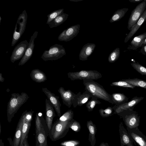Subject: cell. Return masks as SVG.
<instances>
[{"instance_id":"cell-1","label":"cell","mask_w":146,"mask_h":146,"mask_svg":"<svg viewBox=\"0 0 146 146\" xmlns=\"http://www.w3.org/2000/svg\"><path fill=\"white\" fill-rule=\"evenodd\" d=\"M29 98L25 92H22L21 94L16 93L11 94L7 108V119L9 123L11 122L15 114Z\"/></svg>"},{"instance_id":"cell-2","label":"cell","mask_w":146,"mask_h":146,"mask_svg":"<svg viewBox=\"0 0 146 146\" xmlns=\"http://www.w3.org/2000/svg\"><path fill=\"white\" fill-rule=\"evenodd\" d=\"M83 80L85 90L88 91L93 96L112 104H114L111 95L109 94L102 85L93 80L88 79Z\"/></svg>"},{"instance_id":"cell-3","label":"cell","mask_w":146,"mask_h":146,"mask_svg":"<svg viewBox=\"0 0 146 146\" xmlns=\"http://www.w3.org/2000/svg\"><path fill=\"white\" fill-rule=\"evenodd\" d=\"M72 121L62 122L57 119L53 124L48 135L51 140L55 141L65 137L69 131Z\"/></svg>"},{"instance_id":"cell-4","label":"cell","mask_w":146,"mask_h":146,"mask_svg":"<svg viewBox=\"0 0 146 146\" xmlns=\"http://www.w3.org/2000/svg\"><path fill=\"white\" fill-rule=\"evenodd\" d=\"M27 19V14L25 10L20 15L17 21L11 42L12 46L15 45L25 32Z\"/></svg>"},{"instance_id":"cell-5","label":"cell","mask_w":146,"mask_h":146,"mask_svg":"<svg viewBox=\"0 0 146 146\" xmlns=\"http://www.w3.org/2000/svg\"><path fill=\"white\" fill-rule=\"evenodd\" d=\"M66 52L62 45L55 44L51 46L48 50L43 52L41 58L44 61L55 60L66 55Z\"/></svg>"},{"instance_id":"cell-6","label":"cell","mask_w":146,"mask_h":146,"mask_svg":"<svg viewBox=\"0 0 146 146\" xmlns=\"http://www.w3.org/2000/svg\"><path fill=\"white\" fill-rule=\"evenodd\" d=\"M68 78L71 80L88 79L92 80L99 79L102 74L95 70H82L78 72H70L67 73Z\"/></svg>"},{"instance_id":"cell-7","label":"cell","mask_w":146,"mask_h":146,"mask_svg":"<svg viewBox=\"0 0 146 146\" xmlns=\"http://www.w3.org/2000/svg\"><path fill=\"white\" fill-rule=\"evenodd\" d=\"M146 9V0H143L132 11L129 18L127 28L131 31L134 27Z\"/></svg>"},{"instance_id":"cell-8","label":"cell","mask_w":146,"mask_h":146,"mask_svg":"<svg viewBox=\"0 0 146 146\" xmlns=\"http://www.w3.org/2000/svg\"><path fill=\"white\" fill-rule=\"evenodd\" d=\"M29 45V43L26 40L21 41L14 48L10 57L12 63L22 58Z\"/></svg>"},{"instance_id":"cell-9","label":"cell","mask_w":146,"mask_h":146,"mask_svg":"<svg viewBox=\"0 0 146 146\" xmlns=\"http://www.w3.org/2000/svg\"><path fill=\"white\" fill-rule=\"evenodd\" d=\"M80 25L71 26L64 30L59 35L58 39L60 41L68 42L76 36L79 33Z\"/></svg>"},{"instance_id":"cell-10","label":"cell","mask_w":146,"mask_h":146,"mask_svg":"<svg viewBox=\"0 0 146 146\" xmlns=\"http://www.w3.org/2000/svg\"><path fill=\"white\" fill-rule=\"evenodd\" d=\"M45 121L48 129L49 135L53 125V119L56 116V114L53 105L47 99L45 100Z\"/></svg>"},{"instance_id":"cell-11","label":"cell","mask_w":146,"mask_h":146,"mask_svg":"<svg viewBox=\"0 0 146 146\" xmlns=\"http://www.w3.org/2000/svg\"><path fill=\"white\" fill-rule=\"evenodd\" d=\"M64 104L70 108L73 105L76 94L70 90H65L62 87L58 90Z\"/></svg>"},{"instance_id":"cell-12","label":"cell","mask_w":146,"mask_h":146,"mask_svg":"<svg viewBox=\"0 0 146 146\" xmlns=\"http://www.w3.org/2000/svg\"><path fill=\"white\" fill-rule=\"evenodd\" d=\"M42 91L45 94L48 99L53 105L58 116L59 117H60L61 116L60 110L61 104L59 100V97L51 92L46 88H42Z\"/></svg>"},{"instance_id":"cell-13","label":"cell","mask_w":146,"mask_h":146,"mask_svg":"<svg viewBox=\"0 0 146 146\" xmlns=\"http://www.w3.org/2000/svg\"><path fill=\"white\" fill-rule=\"evenodd\" d=\"M38 34L37 31H35L31 36L29 45L25 53L18 64L19 66H22L26 63L31 58L33 54L35 47L34 41Z\"/></svg>"},{"instance_id":"cell-14","label":"cell","mask_w":146,"mask_h":146,"mask_svg":"<svg viewBox=\"0 0 146 146\" xmlns=\"http://www.w3.org/2000/svg\"><path fill=\"white\" fill-rule=\"evenodd\" d=\"M130 136L140 146H146V136L138 129V127L133 129L127 127Z\"/></svg>"},{"instance_id":"cell-15","label":"cell","mask_w":146,"mask_h":146,"mask_svg":"<svg viewBox=\"0 0 146 146\" xmlns=\"http://www.w3.org/2000/svg\"><path fill=\"white\" fill-rule=\"evenodd\" d=\"M143 98V97H135L128 102L119 105L117 106H115L112 107L114 110V113H119L124 110H126L139 103Z\"/></svg>"},{"instance_id":"cell-16","label":"cell","mask_w":146,"mask_h":146,"mask_svg":"<svg viewBox=\"0 0 146 146\" xmlns=\"http://www.w3.org/2000/svg\"><path fill=\"white\" fill-rule=\"evenodd\" d=\"M92 96V94L87 90H85L82 94L79 92L75 96L73 104V107L75 108L78 106H82L86 104Z\"/></svg>"},{"instance_id":"cell-17","label":"cell","mask_w":146,"mask_h":146,"mask_svg":"<svg viewBox=\"0 0 146 146\" xmlns=\"http://www.w3.org/2000/svg\"><path fill=\"white\" fill-rule=\"evenodd\" d=\"M23 124V121L21 117L17 124L13 140L12 141L10 138L8 139L11 146H20Z\"/></svg>"},{"instance_id":"cell-18","label":"cell","mask_w":146,"mask_h":146,"mask_svg":"<svg viewBox=\"0 0 146 146\" xmlns=\"http://www.w3.org/2000/svg\"><path fill=\"white\" fill-rule=\"evenodd\" d=\"M36 134L38 133L41 128H43L47 137L48 136V129L45 120L43 117L42 112H38L36 114L35 117Z\"/></svg>"},{"instance_id":"cell-19","label":"cell","mask_w":146,"mask_h":146,"mask_svg":"<svg viewBox=\"0 0 146 146\" xmlns=\"http://www.w3.org/2000/svg\"><path fill=\"white\" fill-rule=\"evenodd\" d=\"M119 127L121 146L125 145L134 146L128 132L124 127L122 122L120 123Z\"/></svg>"},{"instance_id":"cell-20","label":"cell","mask_w":146,"mask_h":146,"mask_svg":"<svg viewBox=\"0 0 146 146\" xmlns=\"http://www.w3.org/2000/svg\"><path fill=\"white\" fill-rule=\"evenodd\" d=\"M96 46L95 44L92 43H88L84 45L79 53V60L82 61L87 60L88 57L93 53Z\"/></svg>"},{"instance_id":"cell-21","label":"cell","mask_w":146,"mask_h":146,"mask_svg":"<svg viewBox=\"0 0 146 146\" xmlns=\"http://www.w3.org/2000/svg\"><path fill=\"white\" fill-rule=\"evenodd\" d=\"M146 21V9L134 27L126 36L124 39L125 43L127 42L132 38Z\"/></svg>"},{"instance_id":"cell-22","label":"cell","mask_w":146,"mask_h":146,"mask_svg":"<svg viewBox=\"0 0 146 146\" xmlns=\"http://www.w3.org/2000/svg\"><path fill=\"white\" fill-rule=\"evenodd\" d=\"M124 122L127 127L133 129L138 127L139 124V118L136 114H132L126 115Z\"/></svg>"},{"instance_id":"cell-23","label":"cell","mask_w":146,"mask_h":146,"mask_svg":"<svg viewBox=\"0 0 146 146\" xmlns=\"http://www.w3.org/2000/svg\"><path fill=\"white\" fill-rule=\"evenodd\" d=\"M86 125L89 131L88 140L91 146H95L96 143L95 135L97 130L96 125L91 120L87 121Z\"/></svg>"},{"instance_id":"cell-24","label":"cell","mask_w":146,"mask_h":146,"mask_svg":"<svg viewBox=\"0 0 146 146\" xmlns=\"http://www.w3.org/2000/svg\"><path fill=\"white\" fill-rule=\"evenodd\" d=\"M146 38V31L134 37L127 47L128 50H135L139 48L142 42Z\"/></svg>"},{"instance_id":"cell-25","label":"cell","mask_w":146,"mask_h":146,"mask_svg":"<svg viewBox=\"0 0 146 146\" xmlns=\"http://www.w3.org/2000/svg\"><path fill=\"white\" fill-rule=\"evenodd\" d=\"M30 76L33 81L37 83L42 82L47 80V77L45 74L38 69L32 70L30 73Z\"/></svg>"},{"instance_id":"cell-26","label":"cell","mask_w":146,"mask_h":146,"mask_svg":"<svg viewBox=\"0 0 146 146\" xmlns=\"http://www.w3.org/2000/svg\"><path fill=\"white\" fill-rule=\"evenodd\" d=\"M36 144L38 146H48L47 136L43 128H41L40 132L36 134Z\"/></svg>"},{"instance_id":"cell-27","label":"cell","mask_w":146,"mask_h":146,"mask_svg":"<svg viewBox=\"0 0 146 146\" xmlns=\"http://www.w3.org/2000/svg\"><path fill=\"white\" fill-rule=\"evenodd\" d=\"M68 15L64 13L48 23L50 28L56 27L63 23L67 19Z\"/></svg>"},{"instance_id":"cell-28","label":"cell","mask_w":146,"mask_h":146,"mask_svg":"<svg viewBox=\"0 0 146 146\" xmlns=\"http://www.w3.org/2000/svg\"><path fill=\"white\" fill-rule=\"evenodd\" d=\"M129 9L127 8H123L119 9L115 12L110 20V23L117 21L124 17Z\"/></svg>"},{"instance_id":"cell-29","label":"cell","mask_w":146,"mask_h":146,"mask_svg":"<svg viewBox=\"0 0 146 146\" xmlns=\"http://www.w3.org/2000/svg\"><path fill=\"white\" fill-rule=\"evenodd\" d=\"M129 84L134 86L146 89V81L137 78L123 80Z\"/></svg>"},{"instance_id":"cell-30","label":"cell","mask_w":146,"mask_h":146,"mask_svg":"<svg viewBox=\"0 0 146 146\" xmlns=\"http://www.w3.org/2000/svg\"><path fill=\"white\" fill-rule=\"evenodd\" d=\"M98 99L97 97L93 96L91 99L86 103V106L88 111H92L96 105L101 103Z\"/></svg>"},{"instance_id":"cell-31","label":"cell","mask_w":146,"mask_h":146,"mask_svg":"<svg viewBox=\"0 0 146 146\" xmlns=\"http://www.w3.org/2000/svg\"><path fill=\"white\" fill-rule=\"evenodd\" d=\"M112 100L116 105L120 104L125 101L127 97L123 94L120 93H114L111 94Z\"/></svg>"},{"instance_id":"cell-32","label":"cell","mask_w":146,"mask_h":146,"mask_svg":"<svg viewBox=\"0 0 146 146\" xmlns=\"http://www.w3.org/2000/svg\"><path fill=\"white\" fill-rule=\"evenodd\" d=\"M74 112L71 110H69L66 112L58 119L62 122L70 121L73 119Z\"/></svg>"},{"instance_id":"cell-33","label":"cell","mask_w":146,"mask_h":146,"mask_svg":"<svg viewBox=\"0 0 146 146\" xmlns=\"http://www.w3.org/2000/svg\"><path fill=\"white\" fill-rule=\"evenodd\" d=\"M120 49L117 48L110 54L108 58V62L111 63L115 62L119 58L120 55Z\"/></svg>"},{"instance_id":"cell-34","label":"cell","mask_w":146,"mask_h":146,"mask_svg":"<svg viewBox=\"0 0 146 146\" xmlns=\"http://www.w3.org/2000/svg\"><path fill=\"white\" fill-rule=\"evenodd\" d=\"M64 9H58L52 11L47 16L48 18L46 24L49 23L59 15L64 13Z\"/></svg>"},{"instance_id":"cell-35","label":"cell","mask_w":146,"mask_h":146,"mask_svg":"<svg viewBox=\"0 0 146 146\" xmlns=\"http://www.w3.org/2000/svg\"><path fill=\"white\" fill-rule=\"evenodd\" d=\"M113 110L112 107L109 106L105 109L101 108L99 110V111L102 117H106L112 115Z\"/></svg>"},{"instance_id":"cell-36","label":"cell","mask_w":146,"mask_h":146,"mask_svg":"<svg viewBox=\"0 0 146 146\" xmlns=\"http://www.w3.org/2000/svg\"><path fill=\"white\" fill-rule=\"evenodd\" d=\"M110 85L111 86L122 87L131 88H134L135 87V86L129 84L123 80L112 82Z\"/></svg>"},{"instance_id":"cell-37","label":"cell","mask_w":146,"mask_h":146,"mask_svg":"<svg viewBox=\"0 0 146 146\" xmlns=\"http://www.w3.org/2000/svg\"><path fill=\"white\" fill-rule=\"evenodd\" d=\"M132 67L137 72L143 75H146V68L138 62H133L131 64Z\"/></svg>"},{"instance_id":"cell-38","label":"cell","mask_w":146,"mask_h":146,"mask_svg":"<svg viewBox=\"0 0 146 146\" xmlns=\"http://www.w3.org/2000/svg\"><path fill=\"white\" fill-rule=\"evenodd\" d=\"M80 143V141L76 140L65 141L60 143L61 146H78Z\"/></svg>"},{"instance_id":"cell-39","label":"cell","mask_w":146,"mask_h":146,"mask_svg":"<svg viewBox=\"0 0 146 146\" xmlns=\"http://www.w3.org/2000/svg\"><path fill=\"white\" fill-rule=\"evenodd\" d=\"M70 128L73 131L78 132L80 131L81 126L78 122L73 119L71 121Z\"/></svg>"},{"instance_id":"cell-40","label":"cell","mask_w":146,"mask_h":146,"mask_svg":"<svg viewBox=\"0 0 146 146\" xmlns=\"http://www.w3.org/2000/svg\"><path fill=\"white\" fill-rule=\"evenodd\" d=\"M140 52L142 54L146 55V45L141 47Z\"/></svg>"},{"instance_id":"cell-41","label":"cell","mask_w":146,"mask_h":146,"mask_svg":"<svg viewBox=\"0 0 146 146\" xmlns=\"http://www.w3.org/2000/svg\"><path fill=\"white\" fill-rule=\"evenodd\" d=\"M27 138L28 137L25 138L21 146H29Z\"/></svg>"},{"instance_id":"cell-42","label":"cell","mask_w":146,"mask_h":146,"mask_svg":"<svg viewBox=\"0 0 146 146\" xmlns=\"http://www.w3.org/2000/svg\"><path fill=\"white\" fill-rule=\"evenodd\" d=\"M143 0H129V1L131 3H135L141 2Z\"/></svg>"},{"instance_id":"cell-43","label":"cell","mask_w":146,"mask_h":146,"mask_svg":"<svg viewBox=\"0 0 146 146\" xmlns=\"http://www.w3.org/2000/svg\"><path fill=\"white\" fill-rule=\"evenodd\" d=\"M5 80V78L3 77L2 74L1 73H0V82H3Z\"/></svg>"},{"instance_id":"cell-44","label":"cell","mask_w":146,"mask_h":146,"mask_svg":"<svg viewBox=\"0 0 146 146\" xmlns=\"http://www.w3.org/2000/svg\"><path fill=\"white\" fill-rule=\"evenodd\" d=\"M145 45H146V38L142 43L140 47H142Z\"/></svg>"},{"instance_id":"cell-45","label":"cell","mask_w":146,"mask_h":146,"mask_svg":"<svg viewBox=\"0 0 146 146\" xmlns=\"http://www.w3.org/2000/svg\"><path fill=\"white\" fill-rule=\"evenodd\" d=\"M99 146H109L108 143L103 142L101 143Z\"/></svg>"},{"instance_id":"cell-46","label":"cell","mask_w":146,"mask_h":146,"mask_svg":"<svg viewBox=\"0 0 146 146\" xmlns=\"http://www.w3.org/2000/svg\"><path fill=\"white\" fill-rule=\"evenodd\" d=\"M0 146H4V143L2 142V139L0 140Z\"/></svg>"},{"instance_id":"cell-47","label":"cell","mask_w":146,"mask_h":146,"mask_svg":"<svg viewBox=\"0 0 146 146\" xmlns=\"http://www.w3.org/2000/svg\"><path fill=\"white\" fill-rule=\"evenodd\" d=\"M1 125L0 123V134H1Z\"/></svg>"},{"instance_id":"cell-48","label":"cell","mask_w":146,"mask_h":146,"mask_svg":"<svg viewBox=\"0 0 146 146\" xmlns=\"http://www.w3.org/2000/svg\"><path fill=\"white\" fill-rule=\"evenodd\" d=\"M70 1H75V2H77V1H81V0H77V1H73V0H72V1H71L70 0Z\"/></svg>"},{"instance_id":"cell-49","label":"cell","mask_w":146,"mask_h":146,"mask_svg":"<svg viewBox=\"0 0 146 146\" xmlns=\"http://www.w3.org/2000/svg\"><path fill=\"white\" fill-rule=\"evenodd\" d=\"M0 23H1V16H0Z\"/></svg>"},{"instance_id":"cell-50","label":"cell","mask_w":146,"mask_h":146,"mask_svg":"<svg viewBox=\"0 0 146 146\" xmlns=\"http://www.w3.org/2000/svg\"><path fill=\"white\" fill-rule=\"evenodd\" d=\"M36 146H38L36 144Z\"/></svg>"}]
</instances>
